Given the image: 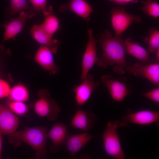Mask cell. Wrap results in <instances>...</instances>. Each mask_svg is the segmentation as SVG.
Returning a JSON list of instances; mask_svg holds the SVG:
<instances>
[{
	"label": "cell",
	"mask_w": 159,
	"mask_h": 159,
	"mask_svg": "<svg viewBox=\"0 0 159 159\" xmlns=\"http://www.w3.org/2000/svg\"><path fill=\"white\" fill-rule=\"evenodd\" d=\"M125 80L116 79L108 74L103 75L101 77L103 85L108 89L112 99L117 102L122 101L127 96L132 93Z\"/></svg>",
	"instance_id": "obj_6"
},
{
	"label": "cell",
	"mask_w": 159,
	"mask_h": 159,
	"mask_svg": "<svg viewBox=\"0 0 159 159\" xmlns=\"http://www.w3.org/2000/svg\"><path fill=\"white\" fill-rule=\"evenodd\" d=\"M67 10L72 11L86 21L90 20V16L93 12L91 6L85 0H70L65 4H61L59 11L63 13Z\"/></svg>",
	"instance_id": "obj_17"
},
{
	"label": "cell",
	"mask_w": 159,
	"mask_h": 159,
	"mask_svg": "<svg viewBox=\"0 0 159 159\" xmlns=\"http://www.w3.org/2000/svg\"><path fill=\"white\" fill-rule=\"evenodd\" d=\"M111 1L119 4H125L127 3H137L138 0H109Z\"/></svg>",
	"instance_id": "obj_30"
},
{
	"label": "cell",
	"mask_w": 159,
	"mask_h": 159,
	"mask_svg": "<svg viewBox=\"0 0 159 159\" xmlns=\"http://www.w3.org/2000/svg\"><path fill=\"white\" fill-rule=\"evenodd\" d=\"M88 33V41L82 58L80 77L82 81L86 78L91 69L97 63L98 59L97 54V40L93 34L92 29H89Z\"/></svg>",
	"instance_id": "obj_9"
},
{
	"label": "cell",
	"mask_w": 159,
	"mask_h": 159,
	"mask_svg": "<svg viewBox=\"0 0 159 159\" xmlns=\"http://www.w3.org/2000/svg\"><path fill=\"white\" fill-rule=\"evenodd\" d=\"M2 133L0 131V159L1 158L2 144Z\"/></svg>",
	"instance_id": "obj_31"
},
{
	"label": "cell",
	"mask_w": 159,
	"mask_h": 159,
	"mask_svg": "<svg viewBox=\"0 0 159 159\" xmlns=\"http://www.w3.org/2000/svg\"><path fill=\"white\" fill-rule=\"evenodd\" d=\"M122 119V121H120V127H127L129 123L147 125L158 123L159 121V112L143 110L133 112L128 109Z\"/></svg>",
	"instance_id": "obj_7"
},
{
	"label": "cell",
	"mask_w": 159,
	"mask_h": 159,
	"mask_svg": "<svg viewBox=\"0 0 159 159\" xmlns=\"http://www.w3.org/2000/svg\"><path fill=\"white\" fill-rule=\"evenodd\" d=\"M124 44L126 52L139 60L142 63H149L151 60L149 58V53L144 48L130 38L124 40Z\"/></svg>",
	"instance_id": "obj_19"
},
{
	"label": "cell",
	"mask_w": 159,
	"mask_h": 159,
	"mask_svg": "<svg viewBox=\"0 0 159 159\" xmlns=\"http://www.w3.org/2000/svg\"><path fill=\"white\" fill-rule=\"evenodd\" d=\"M148 43V50L149 53H153L159 48V32L155 29L151 28L150 31V34L146 39Z\"/></svg>",
	"instance_id": "obj_25"
},
{
	"label": "cell",
	"mask_w": 159,
	"mask_h": 159,
	"mask_svg": "<svg viewBox=\"0 0 159 159\" xmlns=\"http://www.w3.org/2000/svg\"><path fill=\"white\" fill-rule=\"evenodd\" d=\"M25 102L9 100L6 105L16 115L19 116L25 115L29 109V106Z\"/></svg>",
	"instance_id": "obj_24"
},
{
	"label": "cell",
	"mask_w": 159,
	"mask_h": 159,
	"mask_svg": "<svg viewBox=\"0 0 159 159\" xmlns=\"http://www.w3.org/2000/svg\"><path fill=\"white\" fill-rule=\"evenodd\" d=\"M53 53L45 46L41 45L37 50L34 57L35 61L50 75H54L60 72V69L55 64Z\"/></svg>",
	"instance_id": "obj_11"
},
{
	"label": "cell",
	"mask_w": 159,
	"mask_h": 159,
	"mask_svg": "<svg viewBox=\"0 0 159 159\" xmlns=\"http://www.w3.org/2000/svg\"><path fill=\"white\" fill-rule=\"evenodd\" d=\"M93 138L87 132L79 134L71 135L68 132L64 145L65 151L69 157H74Z\"/></svg>",
	"instance_id": "obj_12"
},
{
	"label": "cell",
	"mask_w": 159,
	"mask_h": 159,
	"mask_svg": "<svg viewBox=\"0 0 159 159\" xmlns=\"http://www.w3.org/2000/svg\"><path fill=\"white\" fill-rule=\"evenodd\" d=\"M34 16L28 11H22L17 18L12 19L4 24L5 32L2 43L9 39H14L16 35L22 30L27 19Z\"/></svg>",
	"instance_id": "obj_13"
},
{
	"label": "cell",
	"mask_w": 159,
	"mask_h": 159,
	"mask_svg": "<svg viewBox=\"0 0 159 159\" xmlns=\"http://www.w3.org/2000/svg\"><path fill=\"white\" fill-rule=\"evenodd\" d=\"M98 37V42L101 44L102 49V55L98 58L97 63L98 66L104 68L112 66L115 73L124 74L128 65L124 40L121 35L114 37L111 32L105 30L101 32Z\"/></svg>",
	"instance_id": "obj_1"
},
{
	"label": "cell",
	"mask_w": 159,
	"mask_h": 159,
	"mask_svg": "<svg viewBox=\"0 0 159 159\" xmlns=\"http://www.w3.org/2000/svg\"><path fill=\"white\" fill-rule=\"evenodd\" d=\"M120 127V121H109L102 136L107 154L116 159H123L125 154L121 147L117 129Z\"/></svg>",
	"instance_id": "obj_3"
},
{
	"label": "cell",
	"mask_w": 159,
	"mask_h": 159,
	"mask_svg": "<svg viewBox=\"0 0 159 159\" xmlns=\"http://www.w3.org/2000/svg\"><path fill=\"white\" fill-rule=\"evenodd\" d=\"M129 74L136 77L145 78L154 85H159V62L145 64L137 62L132 66H128L125 69Z\"/></svg>",
	"instance_id": "obj_8"
},
{
	"label": "cell",
	"mask_w": 159,
	"mask_h": 159,
	"mask_svg": "<svg viewBox=\"0 0 159 159\" xmlns=\"http://www.w3.org/2000/svg\"><path fill=\"white\" fill-rule=\"evenodd\" d=\"M47 129L46 127H25L22 130L15 131L8 135V142L15 146L25 143L34 149L36 158H45L47 153L46 147Z\"/></svg>",
	"instance_id": "obj_2"
},
{
	"label": "cell",
	"mask_w": 159,
	"mask_h": 159,
	"mask_svg": "<svg viewBox=\"0 0 159 159\" xmlns=\"http://www.w3.org/2000/svg\"><path fill=\"white\" fill-rule=\"evenodd\" d=\"M43 13L45 16V19L41 25L43 29L52 37L57 31L60 29L58 19L54 14L51 6L49 7L47 11Z\"/></svg>",
	"instance_id": "obj_20"
},
{
	"label": "cell",
	"mask_w": 159,
	"mask_h": 159,
	"mask_svg": "<svg viewBox=\"0 0 159 159\" xmlns=\"http://www.w3.org/2000/svg\"><path fill=\"white\" fill-rule=\"evenodd\" d=\"M38 99L34 105L35 113L39 116L44 117L49 120H56L60 111L57 103L52 97L48 91L40 90L38 93Z\"/></svg>",
	"instance_id": "obj_4"
},
{
	"label": "cell",
	"mask_w": 159,
	"mask_h": 159,
	"mask_svg": "<svg viewBox=\"0 0 159 159\" xmlns=\"http://www.w3.org/2000/svg\"><path fill=\"white\" fill-rule=\"evenodd\" d=\"M155 59L156 62H159V48H158L155 51Z\"/></svg>",
	"instance_id": "obj_32"
},
{
	"label": "cell",
	"mask_w": 159,
	"mask_h": 159,
	"mask_svg": "<svg viewBox=\"0 0 159 159\" xmlns=\"http://www.w3.org/2000/svg\"><path fill=\"white\" fill-rule=\"evenodd\" d=\"M98 122L97 117L94 113L87 110H83L80 108L73 116L69 126L87 132Z\"/></svg>",
	"instance_id": "obj_14"
},
{
	"label": "cell",
	"mask_w": 159,
	"mask_h": 159,
	"mask_svg": "<svg viewBox=\"0 0 159 159\" xmlns=\"http://www.w3.org/2000/svg\"><path fill=\"white\" fill-rule=\"evenodd\" d=\"M141 95L157 104L159 103V88L158 87L150 91L143 93Z\"/></svg>",
	"instance_id": "obj_28"
},
{
	"label": "cell",
	"mask_w": 159,
	"mask_h": 159,
	"mask_svg": "<svg viewBox=\"0 0 159 159\" xmlns=\"http://www.w3.org/2000/svg\"><path fill=\"white\" fill-rule=\"evenodd\" d=\"M11 88L7 81L0 78V99L8 97Z\"/></svg>",
	"instance_id": "obj_27"
},
{
	"label": "cell",
	"mask_w": 159,
	"mask_h": 159,
	"mask_svg": "<svg viewBox=\"0 0 159 159\" xmlns=\"http://www.w3.org/2000/svg\"><path fill=\"white\" fill-rule=\"evenodd\" d=\"M29 97L28 88L20 82L11 88L8 97L9 100L24 102L28 101Z\"/></svg>",
	"instance_id": "obj_21"
},
{
	"label": "cell",
	"mask_w": 159,
	"mask_h": 159,
	"mask_svg": "<svg viewBox=\"0 0 159 159\" xmlns=\"http://www.w3.org/2000/svg\"><path fill=\"white\" fill-rule=\"evenodd\" d=\"M9 54L8 51L6 50L3 46L0 44V72L1 70L3 58L4 56Z\"/></svg>",
	"instance_id": "obj_29"
},
{
	"label": "cell",
	"mask_w": 159,
	"mask_h": 159,
	"mask_svg": "<svg viewBox=\"0 0 159 159\" xmlns=\"http://www.w3.org/2000/svg\"><path fill=\"white\" fill-rule=\"evenodd\" d=\"M32 6L34 11L37 14V13H43L49 9L47 6V0H29Z\"/></svg>",
	"instance_id": "obj_26"
},
{
	"label": "cell",
	"mask_w": 159,
	"mask_h": 159,
	"mask_svg": "<svg viewBox=\"0 0 159 159\" xmlns=\"http://www.w3.org/2000/svg\"><path fill=\"white\" fill-rule=\"evenodd\" d=\"M31 33L37 42L48 47L53 54L57 52L59 42L57 39H53L52 37L43 29L41 24L34 25L31 29Z\"/></svg>",
	"instance_id": "obj_18"
},
{
	"label": "cell",
	"mask_w": 159,
	"mask_h": 159,
	"mask_svg": "<svg viewBox=\"0 0 159 159\" xmlns=\"http://www.w3.org/2000/svg\"><path fill=\"white\" fill-rule=\"evenodd\" d=\"M19 124L18 117L6 105L0 103V131L9 135L16 130Z\"/></svg>",
	"instance_id": "obj_15"
},
{
	"label": "cell",
	"mask_w": 159,
	"mask_h": 159,
	"mask_svg": "<svg viewBox=\"0 0 159 159\" xmlns=\"http://www.w3.org/2000/svg\"><path fill=\"white\" fill-rule=\"evenodd\" d=\"M111 13V23L115 36L121 35L133 22L139 23L141 20L140 16L130 14L121 7L113 8Z\"/></svg>",
	"instance_id": "obj_5"
},
{
	"label": "cell",
	"mask_w": 159,
	"mask_h": 159,
	"mask_svg": "<svg viewBox=\"0 0 159 159\" xmlns=\"http://www.w3.org/2000/svg\"><path fill=\"white\" fill-rule=\"evenodd\" d=\"M142 10L148 16L156 18L159 16V4L154 0H144L141 1Z\"/></svg>",
	"instance_id": "obj_23"
},
{
	"label": "cell",
	"mask_w": 159,
	"mask_h": 159,
	"mask_svg": "<svg viewBox=\"0 0 159 159\" xmlns=\"http://www.w3.org/2000/svg\"><path fill=\"white\" fill-rule=\"evenodd\" d=\"M25 10L34 16L37 14L30 7L26 0H10V5L8 12L11 15H14L17 13Z\"/></svg>",
	"instance_id": "obj_22"
},
{
	"label": "cell",
	"mask_w": 159,
	"mask_h": 159,
	"mask_svg": "<svg viewBox=\"0 0 159 159\" xmlns=\"http://www.w3.org/2000/svg\"><path fill=\"white\" fill-rule=\"evenodd\" d=\"M82 81L80 84L75 85L73 89L76 104L79 106H82L86 103L92 92L100 85L99 82L95 80L93 75L89 73Z\"/></svg>",
	"instance_id": "obj_10"
},
{
	"label": "cell",
	"mask_w": 159,
	"mask_h": 159,
	"mask_svg": "<svg viewBox=\"0 0 159 159\" xmlns=\"http://www.w3.org/2000/svg\"><path fill=\"white\" fill-rule=\"evenodd\" d=\"M68 126L57 122L47 132V137L51 141L50 150L53 152H58L61 147H63L68 132Z\"/></svg>",
	"instance_id": "obj_16"
}]
</instances>
